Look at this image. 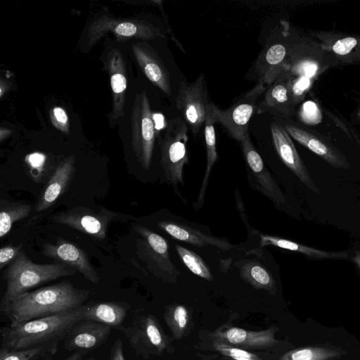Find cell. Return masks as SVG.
I'll list each match as a JSON object with an SVG mask.
<instances>
[{
	"label": "cell",
	"instance_id": "42",
	"mask_svg": "<svg viewBox=\"0 0 360 360\" xmlns=\"http://www.w3.org/2000/svg\"><path fill=\"white\" fill-rule=\"evenodd\" d=\"M352 260L360 270V250H355L352 256Z\"/></svg>",
	"mask_w": 360,
	"mask_h": 360
},
{
	"label": "cell",
	"instance_id": "13",
	"mask_svg": "<svg viewBox=\"0 0 360 360\" xmlns=\"http://www.w3.org/2000/svg\"><path fill=\"white\" fill-rule=\"evenodd\" d=\"M271 133L275 149L283 163L307 188L319 193V188L314 182L284 127L276 122L271 123Z\"/></svg>",
	"mask_w": 360,
	"mask_h": 360
},
{
	"label": "cell",
	"instance_id": "32",
	"mask_svg": "<svg viewBox=\"0 0 360 360\" xmlns=\"http://www.w3.org/2000/svg\"><path fill=\"white\" fill-rule=\"evenodd\" d=\"M299 115L300 120L307 124L315 125L322 121L321 111L312 101H307L302 104Z\"/></svg>",
	"mask_w": 360,
	"mask_h": 360
},
{
	"label": "cell",
	"instance_id": "29",
	"mask_svg": "<svg viewBox=\"0 0 360 360\" xmlns=\"http://www.w3.org/2000/svg\"><path fill=\"white\" fill-rule=\"evenodd\" d=\"M164 319L174 338H182L189 322L188 309L181 304L169 306L164 314Z\"/></svg>",
	"mask_w": 360,
	"mask_h": 360
},
{
	"label": "cell",
	"instance_id": "34",
	"mask_svg": "<svg viewBox=\"0 0 360 360\" xmlns=\"http://www.w3.org/2000/svg\"><path fill=\"white\" fill-rule=\"evenodd\" d=\"M22 251L21 245H6L0 249V269L13 262Z\"/></svg>",
	"mask_w": 360,
	"mask_h": 360
},
{
	"label": "cell",
	"instance_id": "2",
	"mask_svg": "<svg viewBox=\"0 0 360 360\" xmlns=\"http://www.w3.org/2000/svg\"><path fill=\"white\" fill-rule=\"evenodd\" d=\"M83 321L82 305L75 309L20 323L0 330L2 345L11 350L41 346L58 347L70 330Z\"/></svg>",
	"mask_w": 360,
	"mask_h": 360
},
{
	"label": "cell",
	"instance_id": "27",
	"mask_svg": "<svg viewBox=\"0 0 360 360\" xmlns=\"http://www.w3.org/2000/svg\"><path fill=\"white\" fill-rule=\"evenodd\" d=\"M58 347L41 346L28 349L11 350L1 346L0 360H51Z\"/></svg>",
	"mask_w": 360,
	"mask_h": 360
},
{
	"label": "cell",
	"instance_id": "35",
	"mask_svg": "<svg viewBox=\"0 0 360 360\" xmlns=\"http://www.w3.org/2000/svg\"><path fill=\"white\" fill-rule=\"evenodd\" d=\"M313 352L309 349L296 350L283 356L281 360H312Z\"/></svg>",
	"mask_w": 360,
	"mask_h": 360
},
{
	"label": "cell",
	"instance_id": "41",
	"mask_svg": "<svg viewBox=\"0 0 360 360\" xmlns=\"http://www.w3.org/2000/svg\"><path fill=\"white\" fill-rule=\"evenodd\" d=\"M44 160V155L39 153H34L30 156V161L33 165H40Z\"/></svg>",
	"mask_w": 360,
	"mask_h": 360
},
{
	"label": "cell",
	"instance_id": "1",
	"mask_svg": "<svg viewBox=\"0 0 360 360\" xmlns=\"http://www.w3.org/2000/svg\"><path fill=\"white\" fill-rule=\"evenodd\" d=\"M90 292L69 281L27 291L0 304L10 323H20L75 309L84 304Z\"/></svg>",
	"mask_w": 360,
	"mask_h": 360
},
{
	"label": "cell",
	"instance_id": "11",
	"mask_svg": "<svg viewBox=\"0 0 360 360\" xmlns=\"http://www.w3.org/2000/svg\"><path fill=\"white\" fill-rule=\"evenodd\" d=\"M246 163L256 180L257 189L278 207H283L286 199L280 187L266 168L264 162L253 146L248 132L240 141Z\"/></svg>",
	"mask_w": 360,
	"mask_h": 360
},
{
	"label": "cell",
	"instance_id": "19",
	"mask_svg": "<svg viewBox=\"0 0 360 360\" xmlns=\"http://www.w3.org/2000/svg\"><path fill=\"white\" fill-rule=\"evenodd\" d=\"M321 41L322 49L343 63L360 61V36L316 31L311 34Z\"/></svg>",
	"mask_w": 360,
	"mask_h": 360
},
{
	"label": "cell",
	"instance_id": "16",
	"mask_svg": "<svg viewBox=\"0 0 360 360\" xmlns=\"http://www.w3.org/2000/svg\"><path fill=\"white\" fill-rule=\"evenodd\" d=\"M112 328L95 321H81L69 332L63 340L68 351L92 350L101 347L108 339Z\"/></svg>",
	"mask_w": 360,
	"mask_h": 360
},
{
	"label": "cell",
	"instance_id": "5",
	"mask_svg": "<svg viewBox=\"0 0 360 360\" xmlns=\"http://www.w3.org/2000/svg\"><path fill=\"white\" fill-rule=\"evenodd\" d=\"M120 329L136 354L144 358L161 354L168 347V340L157 319L152 314L134 318L127 327Z\"/></svg>",
	"mask_w": 360,
	"mask_h": 360
},
{
	"label": "cell",
	"instance_id": "20",
	"mask_svg": "<svg viewBox=\"0 0 360 360\" xmlns=\"http://www.w3.org/2000/svg\"><path fill=\"white\" fill-rule=\"evenodd\" d=\"M160 229L167 233L176 240L184 241L198 247L214 246L223 251L234 248L225 238L207 235L205 233L184 224L160 221L158 222Z\"/></svg>",
	"mask_w": 360,
	"mask_h": 360
},
{
	"label": "cell",
	"instance_id": "10",
	"mask_svg": "<svg viewBox=\"0 0 360 360\" xmlns=\"http://www.w3.org/2000/svg\"><path fill=\"white\" fill-rule=\"evenodd\" d=\"M42 253L47 257L75 269L91 283H98L100 278L87 254L77 245L58 238L54 244H43Z\"/></svg>",
	"mask_w": 360,
	"mask_h": 360
},
{
	"label": "cell",
	"instance_id": "43",
	"mask_svg": "<svg viewBox=\"0 0 360 360\" xmlns=\"http://www.w3.org/2000/svg\"><path fill=\"white\" fill-rule=\"evenodd\" d=\"M153 119L155 120V129H159L162 127V117L160 115H154Z\"/></svg>",
	"mask_w": 360,
	"mask_h": 360
},
{
	"label": "cell",
	"instance_id": "31",
	"mask_svg": "<svg viewBox=\"0 0 360 360\" xmlns=\"http://www.w3.org/2000/svg\"><path fill=\"white\" fill-rule=\"evenodd\" d=\"M212 347L224 356L233 360H262L257 354L226 342L213 340Z\"/></svg>",
	"mask_w": 360,
	"mask_h": 360
},
{
	"label": "cell",
	"instance_id": "45",
	"mask_svg": "<svg viewBox=\"0 0 360 360\" xmlns=\"http://www.w3.org/2000/svg\"><path fill=\"white\" fill-rule=\"evenodd\" d=\"M354 139H355L356 142L360 146V138H359L355 134H353Z\"/></svg>",
	"mask_w": 360,
	"mask_h": 360
},
{
	"label": "cell",
	"instance_id": "46",
	"mask_svg": "<svg viewBox=\"0 0 360 360\" xmlns=\"http://www.w3.org/2000/svg\"><path fill=\"white\" fill-rule=\"evenodd\" d=\"M82 360H95V358L94 356L89 357L87 359H83Z\"/></svg>",
	"mask_w": 360,
	"mask_h": 360
},
{
	"label": "cell",
	"instance_id": "7",
	"mask_svg": "<svg viewBox=\"0 0 360 360\" xmlns=\"http://www.w3.org/2000/svg\"><path fill=\"white\" fill-rule=\"evenodd\" d=\"M176 108L184 120L196 135L204 124L212 102L209 101L206 81L202 74L193 82L181 81L175 97Z\"/></svg>",
	"mask_w": 360,
	"mask_h": 360
},
{
	"label": "cell",
	"instance_id": "28",
	"mask_svg": "<svg viewBox=\"0 0 360 360\" xmlns=\"http://www.w3.org/2000/svg\"><path fill=\"white\" fill-rule=\"evenodd\" d=\"M140 58L147 77L169 96L172 90L169 74L165 66L148 54L140 53Z\"/></svg>",
	"mask_w": 360,
	"mask_h": 360
},
{
	"label": "cell",
	"instance_id": "15",
	"mask_svg": "<svg viewBox=\"0 0 360 360\" xmlns=\"http://www.w3.org/2000/svg\"><path fill=\"white\" fill-rule=\"evenodd\" d=\"M326 53L321 44L314 41H307L298 45L290 46V70L293 75L314 79L328 67L325 64Z\"/></svg>",
	"mask_w": 360,
	"mask_h": 360
},
{
	"label": "cell",
	"instance_id": "23",
	"mask_svg": "<svg viewBox=\"0 0 360 360\" xmlns=\"http://www.w3.org/2000/svg\"><path fill=\"white\" fill-rule=\"evenodd\" d=\"M259 236L262 247L272 245L282 249L297 252L314 259H346L349 257L347 251H326L307 246L290 240L281 238L255 231Z\"/></svg>",
	"mask_w": 360,
	"mask_h": 360
},
{
	"label": "cell",
	"instance_id": "24",
	"mask_svg": "<svg viewBox=\"0 0 360 360\" xmlns=\"http://www.w3.org/2000/svg\"><path fill=\"white\" fill-rule=\"evenodd\" d=\"M216 122L217 120L212 109L211 103L208 109L206 120L204 123V136L207 155V165L197 200L194 203V207L196 210L200 209L204 204L205 192L207 190L210 176L211 174L212 167L218 159L214 127Z\"/></svg>",
	"mask_w": 360,
	"mask_h": 360
},
{
	"label": "cell",
	"instance_id": "21",
	"mask_svg": "<svg viewBox=\"0 0 360 360\" xmlns=\"http://www.w3.org/2000/svg\"><path fill=\"white\" fill-rule=\"evenodd\" d=\"M75 172L74 160L68 159L61 162L45 184L35 210L42 212L51 207L68 189Z\"/></svg>",
	"mask_w": 360,
	"mask_h": 360
},
{
	"label": "cell",
	"instance_id": "18",
	"mask_svg": "<svg viewBox=\"0 0 360 360\" xmlns=\"http://www.w3.org/2000/svg\"><path fill=\"white\" fill-rule=\"evenodd\" d=\"M290 47L279 41L265 47L256 62L258 82L269 87L282 72L290 69Z\"/></svg>",
	"mask_w": 360,
	"mask_h": 360
},
{
	"label": "cell",
	"instance_id": "9",
	"mask_svg": "<svg viewBox=\"0 0 360 360\" xmlns=\"http://www.w3.org/2000/svg\"><path fill=\"white\" fill-rule=\"evenodd\" d=\"M134 230L142 238L140 248L145 259L153 266L156 276L167 281L175 282L179 271L170 259L165 239L143 226H136Z\"/></svg>",
	"mask_w": 360,
	"mask_h": 360
},
{
	"label": "cell",
	"instance_id": "17",
	"mask_svg": "<svg viewBox=\"0 0 360 360\" xmlns=\"http://www.w3.org/2000/svg\"><path fill=\"white\" fill-rule=\"evenodd\" d=\"M275 332L274 328L252 331L234 326H226L214 332L212 337L213 340L236 347H242L245 349H264L276 344Z\"/></svg>",
	"mask_w": 360,
	"mask_h": 360
},
{
	"label": "cell",
	"instance_id": "38",
	"mask_svg": "<svg viewBox=\"0 0 360 360\" xmlns=\"http://www.w3.org/2000/svg\"><path fill=\"white\" fill-rule=\"evenodd\" d=\"M136 27L131 22H122L118 25L115 28L117 34L123 36H131L136 32Z\"/></svg>",
	"mask_w": 360,
	"mask_h": 360
},
{
	"label": "cell",
	"instance_id": "4",
	"mask_svg": "<svg viewBox=\"0 0 360 360\" xmlns=\"http://www.w3.org/2000/svg\"><path fill=\"white\" fill-rule=\"evenodd\" d=\"M188 126L180 117L172 120L162 141L161 165L167 184L184 185V169L188 162Z\"/></svg>",
	"mask_w": 360,
	"mask_h": 360
},
{
	"label": "cell",
	"instance_id": "26",
	"mask_svg": "<svg viewBox=\"0 0 360 360\" xmlns=\"http://www.w3.org/2000/svg\"><path fill=\"white\" fill-rule=\"evenodd\" d=\"M30 205L8 202L1 200L0 203V237L6 236L11 231L13 224L17 221L27 217L31 212Z\"/></svg>",
	"mask_w": 360,
	"mask_h": 360
},
{
	"label": "cell",
	"instance_id": "22",
	"mask_svg": "<svg viewBox=\"0 0 360 360\" xmlns=\"http://www.w3.org/2000/svg\"><path fill=\"white\" fill-rule=\"evenodd\" d=\"M130 305L122 302H101L82 305L84 321H91L119 328L127 315Z\"/></svg>",
	"mask_w": 360,
	"mask_h": 360
},
{
	"label": "cell",
	"instance_id": "36",
	"mask_svg": "<svg viewBox=\"0 0 360 360\" xmlns=\"http://www.w3.org/2000/svg\"><path fill=\"white\" fill-rule=\"evenodd\" d=\"M126 78L122 74L116 73L111 77V86L115 93L122 92L126 89Z\"/></svg>",
	"mask_w": 360,
	"mask_h": 360
},
{
	"label": "cell",
	"instance_id": "33",
	"mask_svg": "<svg viewBox=\"0 0 360 360\" xmlns=\"http://www.w3.org/2000/svg\"><path fill=\"white\" fill-rule=\"evenodd\" d=\"M312 80L313 79L306 77L299 76L295 78L293 76L290 83V94L295 105L303 101Z\"/></svg>",
	"mask_w": 360,
	"mask_h": 360
},
{
	"label": "cell",
	"instance_id": "39",
	"mask_svg": "<svg viewBox=\"0 0 360 360\" xmlns=\"http://www.w3.org/2000/svg\"><path fill=\"white\" fill-rule=\"evenodd\" d=\"M53 113L56 118V120L61 123H65L67 122L68 117L65 115V111L60 108H55L53 109Z\"/></svg>",
	"mask_w": 360,
	"mask_h": 360
},
{
	"label": "cell",
	"instance_id": "8",
	"mask_svg": "<svg viewBox=\"0 0 360 360\" xmlns=\"http://www.w3.org/2000/svg\"><path fill=\"white\" fill-rule=\"evenodd\" d=\"M120 214L103 209L100 212L84 207H76L52 216L56 223L68 226L86 233L94 238H105L110 224L118 218Z\"/></svg>",
	"mask_w": 360,
	"mask_h": 360
},
{
	"label": "cell",
	"instance_id": "37",
	"mask_svg": "<svg viewBox=\"0 0 360 360\" xmlns=\"http://www.w3.org/2000/svg\"><path fill=\"white\" fill-rule=\"evenodd\" d=\"M110 360H125L123 343L122 339L118 338L110 349Z\"/></svg>",
	"mask_w": 360,
	"mask_h": 360
},
{
	"label": "cell",
	"instance_id": "12",
	"mask_svg": "<svg viewBox=\"0 0 360 360\" xmlns=\"http://www.w3.org/2000/svg\"><path fill=\"white\" fill-rule=\"evenodd\" d=\"M284 129L294 139L321 157L335 168L349 169L345 155L331 141L321 134L297 126L287 124Z\"/></svg>",
	"mask_w": 360,
	"mask_h": 360
},
{
	"label": "cell",
	"instance_id": "44",
	"mask_svg": "<svg viewBox=\"0 0 360 360\" xmlns=\"http://www.w3.org/2000/svg\"><path fill=\"white\" fill-rule=\"evenodd\" d=\"M356 118L360 122V107H359L356 112Z\"/></svg>",
	"mask_w": 360,
	"mask_h": 360
},
{
	"label": "cell",
	"instance_id": "14",
	"mask_svg": "<svg viewBox=\"0 0 360 360\" xmlns=\"http://www.w3.org/2000/svg\"><path fill=\"white\" fill-rule=\"evenodd\" d=\"M293 76L288 69L276 78L266 90L263 100L257 106V114L268 112L283 118L294 114L295 105L290 94Z\"/></svg>",
	"mask_w": 360,
	"mask_h": 360
},
{
	"label": "cell",
	"instance_id": "6",
	"mask_svg": "<svg viewBox=\"0 0 360 360\" xmlns=\"http://www.w3.org/2000/svg\"><path fill=\"white\" fill-rule=\"evenodd\" d=\"M266 89L267 87L264 84L258 82L233 105L224 110L212 103V109L217 122L220 123L231 136L240 142L248 132V124L252 115L257 112V99Z\"/></svg>",
	"mask_w": 360,
	"mask_h": 360
},
{
	"label": "cell",
	"instance_id": "25",
	"mask_svg": "<svg viewBox=\"0 0 360 360\" xmlns=\"http://www.w3.org/2000/svg\"><path fill=\"white\" fill-rule=\"evenodd\" d=\"M241 278L253 288L275 294L276 283L271 273L258 261L246 259L238 262Z\"/></svg>",
	"mask_w": 360,
	"mask_h": 360
},
{
	"label": "cell",
	"instance_id": "30",
	"mask_svg": "<svg viewBox=\"0 0 360 360\" xmlns=\"http://www.w3.org/2000/svg\"><path fill=\"white\" fill-rule=\"evenodd\" d=\"M175 248L181 261L193 274L209 281H213L209 267L198 255L179 245H176Z\"/></svg>",
	"mask_w": 360,
	"mask_h": 360
},
{
	"label": "cell",
	"instance_id": "3",
	"mask_svg": "<svg viewBox=\"0 0 360 360\" xmlns=\"http://www.w3.org/2000/svg\"><path fill=\"white\" fill-rule=\"evenodd\" d=\"M76 271L61 263L35 264L22 250L4 272L6 287L1 304L40 284L73 275Z\"/></svg>",
	"mask_w": 360,
	"mask_h": 360
},
{
	"label": "cell",
	"instance_id": "40",
	"mask_svg": "<svg viewBox=\"0 0 360 360\" xmlns=\"http://www.w3.org/2000/svg\"><path fill=\"white\" fill-rule=\"evenodd\" d=\"M87 352L86 351H76L72 353L70 356L66 357L64 360H82L83 356Z\"/></svg>",
	"mask_w": 360,
	"mask_h": 360
}]
</instances>
